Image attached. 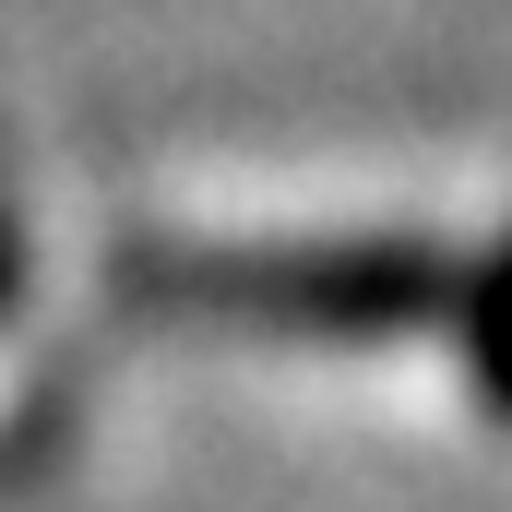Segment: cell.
Returning <instances> with one entry per match:
<instances>
[{"instance_id": "obj_1", "label": "cell", "mask_w": 512, "mask_h": 512, "mask_svg": "<svg viewBox=\"0 0 512 512\" xmlns=\"http://www.w3.org/2000/svg\"><path fill=\"white\" fill-rule=\"evenodd\" d=\"M143 298H179V310H251V322H346V334H370V322H417V310H441L453 298V274L429 251H262V262H143L131 274Z\"/></svg>"}]
</instances>
